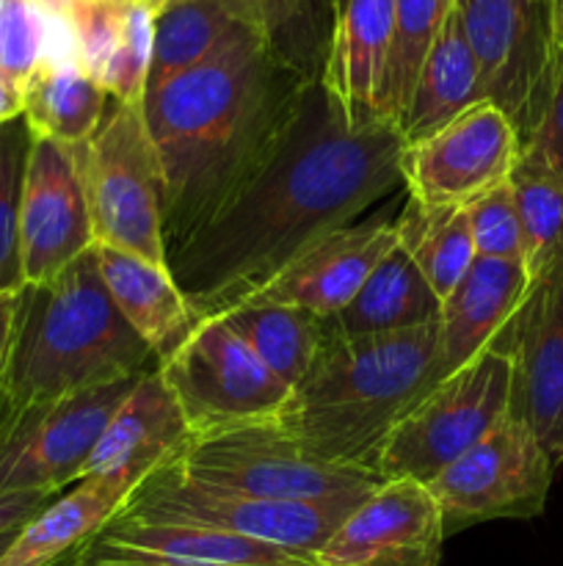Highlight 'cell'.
<instances>
[{
    "instance_id": "obj_1",
    "label": "cell",
    "mask_w": 563,
    "mask_h": 566,
    "mask_svg": "<svg viewBox=\"0 0 563 566\" xmlns=\"http://www.w3.org/2000/svg\"><path fill=\"white\" fill-rule=\"evenodd\" d=\"M401 153L390 122L351 127L318 77L309 81L252 175L169 252L196 318L226 313L304 249L353 224L403 182Z\"/></svg>"
},
{
    "instance_id": "obj_2",
    "label": "cell",
    "mask_w": 563,
    "mask_h": 566,
    "mask_svg": "<svg viewBox=\"0 0 563 566\" xmlns=\"http://www.w3.org/2000/svg\"><path fill=\"white\" fill-rule=\"evenodd\" d=\"M315 77L243 28L147 92L144 116L163 169L166 258L252 175Z\"/></svg>"
},
{
    "instance_id": "obj_3",
    "label": "cell",
    "mask_w": 563,
    "mask_h": 566,
    "mask_svg": "<svg viewBox=\"0 0 563 566\" xmlns=\"http://www.w3.org/2000/svg\"><path fill=\"white\" fill-rule=\"evenodd\" d=\"M155 368L158 357L152 348L110 302L94 249L55 280L14 293L0 379V390L14 412L136 379Z\"/></svg>"
},
{
    "instance_id": "obj_4",
    "label": "cell",
    "mask_w": 563,
    "mask_h": 566,
    "mask_svg": "<svg viewBox=\"0 0 563 566\" xmlns=\"http://www.w3.org/2000/svg\"><path fill=\"white\" fill-rule=\"evenodd\" d=\"M439 321L390 335L326 340L268 420L312 457L373 468L392 426L436 385Z\"/></svg>"
},
{
    "instance_id": "obj_5",
    "label": "cell",
    "mask_w": 563,
    "mask_h": 566,
    "mask_svg": "<svg viewBox=\"0 0 563 566\" xmlns=\"http://www.w3.org/2000/svg\"><path fill=\"white\" fill-rule=\"evenodd\" d=\"M169 464L196 484L259 501L359 503L384 484L373 468L312 457L268 420L191 437Z\"/></svg>"
},
{
    "instance_id": "obj_6",
    "label": "cell",
    "mask_w": 563,
    "mask_h": 566,
    "mask_svg": "<svg viewBox=\"0 0 563 566\" xmlns=\"http://www.w3.org/2000/svg\"><path fill=\"white\" fill-rule=\"evenodd\" d=\"M94 247H110L169 269L163 235V169L144 103H110L103 125L77 144Z\"/></svg>"
},
{
    "instance_id": "obj_7",
    "label": "cell",
    "mask_w": 563,
    "mask_h": 566,
    "mask_svg": "<svg viewBox=\"0 0 563 566\" xmlns=\"http://www.w3.org/2000/svg\"><path fill=\"white\" fill-rule=\"evenodd\" d=\"M511 359L497 343L436 381L381 440L373 470L384 481H434L508 418Z\"/></svg>"
},
{
    "instance_id": "obj_8",
    "label": "cell",
    "mask_w": 563,
    "mask_h": 566,
    "mask_svg": "<svg viewBox=\"0 0 563 566\" xmlns=\"http://www.w3.org/2000/svg\"><path fill=\"white\" fill-rule=\"evenodd\" d=\"M359 503L259 501L196 484L166 462L127 495L114 517L132 523L191 525L318 556L320 547Z\"/></svg>"
},
{
    "instance_id": "obj_9",
    "label": "cell",
    "mask_w": 563,
    "mask_h": 566,
    "mask_svg": "<svg viewBox=\"0 0 563 566\" xmlns=\"http://www.w3.org/2000/svg\"><path fill=\"white\" fill-rule=\"evenodd\" d=\"M456 11L486 99L524 142L550 111L563 70L550 0H456Z\"/></svg>"
},
{
    "instance_id": "obj_10",
    "label": "cell",
    "mask_w": 563,
    "mask_h": 566,
    "mask_svg": "<svg viewBox=\"0 0 563 566\" xmlns=\"http://www.w3.org/2000/svg\"><path fill=\"white\" fill-rule=\"evenodd\" d=\"M191 437L270 420L290 387L221 318L199 321L177 352L158 363Z\"/></svg>"
},
{
    "instance_id": "obj_11",
    "label": "cell",
    "mask_w": 563,
    "mask_h": 566,
    "mask_svg": "<svg viewBox=\"0 0 563 566\" xmlns=\"http://www.w3.org/2000/svg\"><path fill=\"white\" fill-rule=\"evenodd\" d=\"M555 470L533 431L506 418L425 486L439 506L445 536H453L491 520L539 517Z\"/></svg>"
},
{
    "instance_id": "obj_12",
    "label": "cell",
    "mask_w": 563,
    "mask_h": 566,
    "mask_svg": "<svg viewBox=\"0 0 563 566\" xmlns=\"http://www.w3.org/2000/svg\"><path fill=\"white\" fill-rule=\"evenodd\" d=\"M519 147L508 116L484 99L431 136L403 144L401 180L423 208H469L511 180Z\"/></svg>"
},
{
    "instance_id": "obj_13",
    "label": "cell",
    "mask_w": 563,
    "mask_h": 566,
    "mask_svg": "<svg viewBox=\"0 0 563 566\" xmlns=\"http://www.w3.org/2000/svg\"><path fill=\"white\" fill-rule=\"evenodd\" d=\"M497 346L511 359L508 418L533 431L563 462V252L530 280Z\"/></svg>"
},
{
    "instance_id": "obj_14",
    "label": "cell",
    "mask_w": 563,
    "mask_h": 566,
    "mask_svg": "<svg viewBox=\"0 0 563 566\" xmlns=\"http://www.w3.org/2000/svg\"><path fill=\"white\" fill-rule=\"evenodd\" d=\"M138 379L141 376L28 409L0 448V492L59 495L66 484H77L105 426Z\"/></svg>"
},
{
    "instance_id": "obj_15",
    "label": "cell",
    "mask_w": 563,
    "mask_h": 566,
    "mask_svg": "<svg viewBox=\"0 0 563 566\" xmlns=\"http://www.w3.org/2000/svg\"><path fill=\"white\" fill-rule=\"evenodd\" d=\"M94 249L77 147L33 136L20 213L25 285H44Z\"/></svg>"
},
{
    "instance_id": "obj_16",
    "label": "cell",
    "mask_w": 563,
    "mask_h": 566,
    "mask_svg": "<svg viewBox=\"0 0 563 566\" xmlns=\"http://www.w3.org/2000/svg\"><path fill=\"white\" fill-rule=\"evenodd\" d=\"M445 525L425 484L384 481L318 551V566H439Z\"/></svg>"
},
{
    "instance_id": "obj_17",
    "label": "cell",
    "mask_w": 563,
    "mask_h": 566,
    "mask_svg": "<svg viewBox=\"0 0 563 566\" xmlns=\"http://www.w3.org/2000/svg\"><path fill=\"white\" fill-rule=\"evenodd\" d=\"M70 566H318L315 556L191 525L110 517Z\"/></svg>"
},
{
    "instance_id": "obj_18",
    "label": "cell",
    "mask_w": 563,
    "mask_h": 566,
    "mask_svg": "<svg viewBox=\"0 0 563 566\" xmlns=\"http://www.w3.org/2000/svg\"><path fill=\"white\" fill-rule=\"evenodd\" d=\"M397 243L395 221H359L304 249L241 304H282L326 321L340 313Z\"/></svg>"
},
{
    "instance_id": "obj_19",
    "label": "cell",
    "mask_w": 563,
    "mask_h": 566,
    "mask_svg": "<svg viewBox=\"0 0 563 566\" xmlns=\"http://www.w3.org/2000/svg\"><path fill=\"white\" fill-rule=\"evenodd\" d=\"M395 25V0H329L320 86L351 127L379 122V88Z\"/></svg>"
},
{
    "instance_id": "obj_20",
    "label": "cell",
    "mask_w": 563,
    "mask_h": 566,
    "mask_svg": "<svg viewBox=\"0 0 563 566\" xmlns=\"http://www.w3.org/2000/svg\"><path fill=\"white\" fill-rule=\"evenodd\" d=\"M188 440L191 429L182 418L180 403L155 368L138 379L130 396L108 420L83 468L81 481L116 473L147 479L155 468L174 459Z\"/></svg>"
},
{
    "instance_id": "obj_21",
    "label": "cell",
    "mask_w": 563,
    "mask_h": 566,
    "mask_svg": "<svg viewBox=\"0 0 563 566\" xmlns=\"http://www.w3.org/2000/svg\"><path fill=\"white\" fill-rule=\"evenodd\" d=\"M528 285L530 276L522 263L475 258L467 276L442 302L436 381L467 365L497 340L522 304Z\"/></svg>"
},
{
    "instance_id": "obj_22",
    "label": "cell",
    "mask_w": 563,
    "mask_h": 566,
    "mask_svg": "<svg viewBox=\"0 0 563 566\" xmlns=\"http://www.w3.org/2000/svg\"><path fill=\"white\" fill-rule=\"evenodd\" d=\"M141 481V475L132 473L77 481L66 495L55 497L25 528L17 531L0 556V566H70Z\"/></svg>"
},
{
    "instance_id": "obj_23",
    "label": "cell",
    "mask_w": 563,
    "mask_h": 566,
    "mask_svg": "<svg viewBox=\"0 0 563 566\" xmlns=\"http://www.w3.org/2000/svg\"><path fill=\"white\" fill-rule=\"evenodd\" d=\"M94 254L110 302L130 329L152 348L158 363L177 352L196 329L199 318L171 271L110 247H94Z\"/></svg>"
},
{
    "instance_id": "obj_24",
    "label": "cell",
    "mask_w": 563,
    "mask_h": 566,
    "mask_svg": "<svg viewBox=\"0 0 563 566\" xmlns=\"http://www.w3.org/2000/svg\"><path fill=\"white\" fill-rule=\"evenodd\" d=\"M442 302L401 243L370 271L357 296L337 315L323 321L326 340L390 335L439 321Z\"/></svg>"
},
{
    "instance_id": "obj_25",
    "label": "cell",
    "mask_w": 563,
    "mask_h": 566,
    "mask_svg": "<svg viewBox=\"0 0 563 566\" xmlns=\"http://www.w3.org/2000/svg\"><path fill=\"white\" fill-rule=\"evenodd\" d=\"M110 103L108 92L75 61L72 36L59 44V33L47 59L22 83V119L36 138L64 147L86 144L103 125Z\"/></svg>"
},
{
    "instance_id": "obj_26",
    "label": "cell",
    "mask_w": 563,
    "mask_h": 566,
    "mask_svg": "<svg viewBox=\"0 0 563 566\" xmlns=\"http://www.w3.org/2000/svg\"><path fill=\"white\" fill-rule=\"evenodd\" d=\"M484 99L486 94L478 61L464 36L461 17L453 3L450 14L445 17L423 64H419L412 99H408L397 133L403 136V144L419 142Z\"/></svg>"
},
{
    "instance_id": "obj_27",
    "label": "cell",
    "mask_w": 563,
    "mask_h": 566,
    "mask_svg": "<svg viewBox=\"0 0 563 566\" xmlns=\"http://www.w3.org/2000/svg\"><path fill=\"white\" fill-rule=\"evenodd\" d=\"M224 321L274 376L296 387L326 346L323 321L282 304H235L215 315Z\"/></svg>"
},
{
    "instance_id": "obj_28",
    "label": "cell",
    "mask_w": 563,
    "mask_h": 566,
    "mask_svg": "<svg viewBox=\"0 0 563 566\" xmlns=\"http://www.w3.org/2000/svg\"><path fill=\"white\" fill-rule=\"evenodd\" d=\"M395 232L439 302L450 296L478 258L467 208H423L408 199Z\"/></svg>"
},
{
    "instance_id": "obj_29",
    "label": "cell",
    "mask_w": 563,
    "mask_h": 566,
    "mask_svg": "<svg viewBox=\"0 0 563 566\" xmlns=\"http://www.w3.org/2000/svg\"><path fill=\"white\" fill-rule=\"evenodd\" d=\"M243 28L246 25H241L215 0H174L155 20V53L147 92L202 64Z\"/></svg>"
},
{
    "instance_id": "obj_30",
    "label": "cell",
    "mask_w": 563,
    "mask_h": 566,
    "mask_svg": "<svg viewBox=\"0 0 563 566\" xmlns=\"http://www.w3.org/2000/svg\"><path fill=\"white\" fill-rule=\"evenodd\" d=\"M456 0H395V25L379 88V119L401 130L419 64Z\"/></svg>"
},
{
    "instance_id": "obj_31",
    "label": "cell",
    "mask_w": 563,
    "mask_h": 566,
    "mask_svg": "<svg viewBox=\"0 0 563 566\" xmlns=\"http://www.w3.org/2000/svg\"><path fill=\"white\" fill-rule=\"evenodd\" d=\"M31 144L33 133L22 116L0 127V296H14L25 287L20 260V213Z\"/></svg>"
},
{
    "instance_id": "obj_32",
    "label": "cell",
    "mask_w": 563,
    "mask_h": 566,
    "mask_svg": "<svg viewBox=\"0 0 563 566\" xmlns=\"http://www.w3.org/2000/svg\"><path fill=\"white\" fill-rule=\"evenodd\" d=\"M513 199L524 235V269L533 280L563 252V186L530 171L513 169Z\"/></svg>"
},
{
    "instance_id": "obj_33",
    "label": "cell",
    "mask_w": 563,
    "mask_h": 566,
    "mask_svg": "<svg viewBox=\"0 0 563 566\" xmlns=\"http://www.w3.org/2000/svg\"><path fill=\"white\" fill-rule=\"evenodd\" d=\"M241 25L257 33L276 53L307 75H318L309 66V50L315 33V0H215Z\"/></svg>"
},
{
    "instance_id": "obj_34",
    "label": "cell",
    "mask_w": 563,
    "mask_h": 566,
    "mask_svg": "<svg viewBox=\"0 0 563 566\" xmlns=\"http://www.w3.org/2000/svg\"><path fill=\"white\" fill-rule=\"evenodd\" d=\"M64 17L39 0H3L0 9V72L22 83L47 59Z\"/></svg>"
},
{
    "instance_id": "obj_35",
    "label": "cell",
    "mask_w": 563,
    "mask_h": 566,
    "mask_svg": "<svg viewBox=\"0 0 563 566\" xmlns=\"http://www.w3.org/2000/svg\"><path fill=\"white\" fill-rule=\"evenodd\" d=\"M155 20L144 6L130 3L125 14V28H121L119 48L110 59L99 86L108 92L114 103L138 105L147 97L149 70H152L155 53Z\"/></svg>"
},
{
    "instance_id": "obj_36",
    "label": "cell",
    "mask_w": 563,
    "mask_h": 566,
    "mask_svg": "<svg viewBox=\"0 0 563 566\" xmlns=\"http://www.w3.org/2000/svg\"><path fill=\"white\" fill-rule=\"evenodd\" d=\"M125 3L110 0H81L66 17L72 36V53L81 70L94 81H103L125 28Z\"/></svg>"
},
{
    "instance_id": "obj_37",
    "label": "cell",
    "mask_w": 563,
    "mask_h": 566,
    "mask_svg": "<svg viewBox=\"0 0 563 566\" xmlns=\"http://www.w3.org/2000/svg\"><path fill=\"white\" fill-rule=\"evenodd\" d=\"M467 219L478 258L511 260V263L524 265L522 221H519L511 180L469 205Z\"/></svg>"
},
{
    "instance_id": "obj_38",
    "label": "cell",
    "mask_w": 563,
    "mask_h": 566,
    "mask_svg": "<svg viewBox=\"0 0 563 566\" xmlns=\"http://www.w3.org/2000/svg\"><path fill=\"white\" fill-rule=\"evenodd\" d=\"M517 169L546 177V180L563 186V70L550 111L541 119V125L535 127L533 136L524 138L522 147H519Z\"/></svg>"
},
{
    "instance_id": "obj_39",
    "label": "cell",
    "mask_w": 563,
    "mask_h": 566,
    "mask_svg": "<svg viewBox=\"0 0 563 566\" xmlns=\"http://www.w3.org/2000/svg\"><path fill=\"white\" fill-rule=\"evenodd\" d=\"M55 497L50 492H0V536L25 528Z\"/></svg>"
},
{
    "instance_id": "obj_40",
    "label": "cell",
    "mask_w": 563,
    "mask_h": 566,
    "mask_svg": "<svg viewBox=\"0 0 563 566\" xmlns=\"http://www.w3.org/2000/svg\"><path fill=\"white\" fill-rule=\"evenodd\" d=\"M22 116V86L0 72V127Z\"/></svg>"
},
{
    "instance_id": "obj_41",
    "label": "cell",
    "mask_w": 563,
    "mask_h": 566,
    "mask_svg": "<svg viewBox=\"0 0 563 566\" xmlns=\"http://www.w3.org/2000/svg\"><path fill=\"white\" fill-rule=\"evenodd\" d=\"M552 14V33H555V44L563 55V0H550Z\"/></svg>"
},
{
    "instance_id": "obj_42",
    "label": "cell",
    "mask_w": 563,
    "mask_h": 566,
    "mask_svg": "<svg viewBox=\"0 0 563 566\" xmlns=\"http://www.w3.org/2000/svg\"><path fill=\"white\" fill-rule=\"evenodd\" d=\"M39 3H42L47 11H53V14L64 17V20H66V17H70V11L75 9L81 0H39Z\"/></svg>"
},
{
    "instance_id": "obj_43",
    "label": "cell",
    "mask_w": 563,
    "mask_h": 566,
    "mask_svg": "<svg viewBox=\"0 0 563 566\" xmlns=\"http://www.w3.org/2000/svg\"><path fill=\"white\" fill-rule=\"evenodd\" d=\"M138 6H144V9L149 11V14H155V17H160L163 14L166 9H169L171 3H174V0H136Z\"/></svg>"
},
{
    "instance_id": "obj_44",
    "label": "cell",
    "mask_w": 563,
    "mask_h": 566,
    "mask_svg": "<svg viewBox=\"0 0 563 566\" xmlns=\"http://www.w3.org/2000/svg\"><path fill=\"white\" fill-rule=\"evenodd\" d=\"M14 536H17V531H14V534H6V536H0V556H3V553H6V547L11 545V539H14Z\"/></svg>"
},
{
    "instance_id": "obj_45",
    "label": "cell",
    "mask_w": 563,
    "mask_h": 566,
    "mask_svg": "<svg viewBox=\"0 0 563 566\" xmlns=\"http://www.w3.org/2000/svg\"><path fill=\"white\" fill-rule=\"evenodd\" d=\"M110 3H125V6H130V3H136V0H110Z\"/></svg>"
},
{
    "instance_id": "obj_46",
    "label": "cell",
    "mask_w": 563,
    "mask_h": 566,
    "mask_svg": "<svg viewBox=\"0 0 563 566\" xmlns=\"http://www.w3.org/2000/svg\"><path fill=\"white\" fill-rule=\"evenodd\" d=\"M0 9H3V0H0Z\"/></svg>"
},
{
    "instance_id": "obj_47",
    "label": "cell",
    "mask_w": 563,
    "mask_h": 566,
    "mask_svg": "<svg viewBox=\"0 0 563 566\" xmlns=\"http://www.w3.org/2000/svg\"><path fill=\"white\" fill-rule=\"evenodd\" d=\"M3 298H6V296H0V302H3Z\"/></svg>"
}]
</instances>
